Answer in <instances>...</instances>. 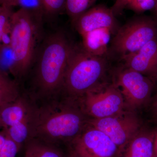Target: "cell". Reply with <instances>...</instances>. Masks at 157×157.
Here are the masks:
<instances>
[{
	"label": "cell",
	"instance_id": "1",
	"mask_svg": "<svg viewBox=\"0 0 157 157\" xmlns=\"http://www.w3.org/2000/svg\"><path fill=\"white\" fill-rule=\"evenodd\" d=\"M74 98L54 100L33 107L30 137L48 142L73 140L87 125L89 118Z\"/></svg>",
	"mask_w": 157,
	"mask_h": 157
},
{
	"label": "cell",
	"instance_id": "2",
	"mask_svg": "<svg viewBox=\"0 0 157 157\" xmlns=\"http://www.w3.org/2000/svg\"><path fill=\"white\" fill-rule=\"evenodd\" d=\"M74 45L64 33L48 36L36 54L35 81L42 95L51 96L63 89L65 72Z\"/></svg>",
	"mask_w": 157,
	"mask_h": 157
},
{
	"label": "cell",
	"instance_id": "3",
	"mask_svg": "<svg viewBox=\"0 0 157 157\" xmlns=\"http://www.w3.org/2000/svg\"><path fill=\"white\" fill-rule=\"evenodd\" d=\"M107 69L104 56L88 53L74 45L66 69L63 89L70 98H79L90 91L106 84L103 82Z\"/></svg>",
	"mask_w": 157,
	"mask_h": 157
},
{
	"label": "cell",
	"instance_id": "4",
	"mask_svg": "<svg viewBox=\"0 0 157 157\" xmlns=\"http://www.w3.org/2000/svg\"><path fill=\"white\" fill-rule=\"evenodd\" d=\"M11 22L10 45L14 59L11 74L20 78L25 76L35 62L39 24L28 11L21 8L13 12Z\"/></svg>",
	"mask_w": 157,
	"mask_h": 157
},
{
	"label": "cell",
	"instance_id": "5",
	"mask_svg": "<svg viewBox=\"0 0 157 157\" xmlns=\"http://www.w3.org/2000/svg\"><path fill=\"white\" fill-rule=\"evenodd\" d=\"M114 35L111 50L122 59L157 38V23L149 17H135L119 27Z\"/></svg>",
	"mask_w": 157,
	"mask_h": 157
},
{
	"label": "cell",
	"instance_id": "6",
	"mask_svg": "<svg viewBox=\"0 0 157 157\" xmlns=\"http://www.w3.org/2000/svg\"><path fill=\"white\" fill-rule=\"evenodd\" d=\"M78 101L89 118L114 116L126 110L121 93L113 82L88 92L78 98Z\"/></svg>",
	"mask_w": 157,
	"mask_h": 157
},
{
	"label": "cell",
	"instance_id": "7",
	"mask_svg": "<svg viewBox=\"0 0 157 157\" xmlns=\"http://www.w3.org/2000/svg\"><path fill=\"white\" fill-rule=\"evenodd\" d=\"M113 83L121 93L126 109L133 112L150 102L155 85L148 76L125 67L118 71Z\"/></svg>",
	"mask_w": 157,
	"mask_h": 157
},
{
	"label": "cell",
	"instance_id": "8",
	"mask_svg": "<svg viewBox=\"0 0 157 157\" xmlns=\"http://www.w3.org/2000/svg\"><path fill=\"white\" fill-rule=\"evenodd\" d=\"M87 124L107 135L117 147L121 155L142 127L136 112L127 110L114 116L89 118Z\"/></svg>",
	"mask_w": 157,
	"mask_h": 157
},
{
	"label": "cell",
	"instance_id": "9",
	"mask_svg": "<svg viewBox=\"0 0 157 157\" xmlns=\"http://www.w3.org/2000/svg\"><path fill=\"white\" fill-rule=\"evenodd\" d=\"M72 141L73 157H119L121 155L107 135L88 124Z\"/></svg>",
	"mask_w": 157,
	"mask_h": 157
},
{
	"label": "cell",
	"instance_id": "10",
	"mask_svg": "<svg viewBox=\"0 0 157 157\" xmlns=\"http://www.w3.org/2000/svg\"><path fill=\"white\" fill-rule=\"evenodd\" d=\"M73 23L80 36L101 29H109L113 34H115L119 28L111 9L102 5L90 8L79 15Z\"/></svg>",
	"mask_w": 157,
	"mask_h": 157
},
{
	"label": "cell",
	"instance_id": "11",
	"mask_svg": "<svg viewBox=\"0 0 157 157\" xmlns=\"http://www.w3.org/2000/svg\"><path fill=\"white\" fill-rule=\"evenodd\" d=\"M121 59L125 67L148 76L154 82L157 76V38L147 42L135 53Z\"/></svg>",
	"mask_w": 157,
	"mask_h": 157
},
{
	"label": "cell",
	"instance_id": "12",
	"mask_svg": "<svg viewBox=\"0 0 157 157\" xmlns=\"http://www.w3.org/2000/svg\"><path fill=\"white\" fill-rule=\"evenodd\" d=\"M33 107L19 97L17 100L0 107V117L6 129L31 120Z\"/></svg>",
	"mask_w": 157,
	"mask_h": 157
},
{
	"label": "cell",
	"instance_id": "13",
	"mask_svg": "<svg viewBox=\"0 0 157 157\" xmlns=\"http://www.w3.org/2000/svg\"><path fill=\"white\" fill-rule=\"evenodd\" d=\"M155 129L141 127L128 144L122 157H153Z\"/></svg>",
	"mask_w": 157,
	"mask_h": 157
},
{
	"label": "cell",
	"instance_id": "14",
	"mask_svg": "<svg viewBox=\"0 0 157 157\" xmlns=\"http://www.w3.org/2000/svg\"><path fill=\"white\" fill-rule=\"evenodd\" d=\"M112 34L109 29H101L82 34V47L92 55L104 56L108 52V44Z\"/></svg>",
	"mask_w": 157,
	"mask_h": 157
},
{
	"label": "cell",
	"instance_id": "15",
	"mask_svg": "<svg viewBox=\"0 0 157 157\" xmlns=\"http://www.w3.org/2000/svg\"><path fill=\"white\" fill-rule=\"evenodd\" d=\"M19 97L16 81L11 79L9 74L0 70V107L14 102Z\"/></svg>",
	"mask_w": 157,
	"mask_h": 157
},
{
	"label": "cell",
	"instance_id": "16",
	"mask_svg": "<svg viewBox=\"0 0 157 157\" xmlns=\"http://www.w3.org/2000/svg\"><path fill=\"white\" fill-rule=\"evenodd\" d=\"M97 0H67L65 11L73 22L82 14L87 11Z\"/></svg>",
	"mask_w": 157,
	"mask_h": 157
},
{
	"label": "cell",
	"instance_id": "17",
	"mask_svg": "<svg viewBox=\"0 0 157 157\" xmlns=\"http://www.w3.org/2000/svg\"><path fill=\"white\" fill-rule=\"evenodd\" d=\"M24 157H62L60 153L51 146L33 142L28 146Z\"/></svg>",
	"mask_w": 157,
	"mask_h": 157
},
{
	"label": "cell",
	"instance_id": "18",
	"mask_svg": "<svg viewBox=\"0 0 157 157\" xmlns=\"http://www.w3.org/2000/svg\"><path fill=\"white\" fill-rule=\"evenodd\" d=\"M18 6L28 11L38 23L42 22L44 12L41 0H19Z\"/></svg>",
	"mask_w": 157,
	"mask_h": 157
},
{
	"label": "cell",
	"instance_id": "19",
	"mask_svg": "<svg viewBox=\"0 0 157 157\" xmlns=\"http://www.w3.org/2000/svg\"><path fill=\"white\" fill-rule=\"evenodd\" d=\"M14 64L13 53L10 45H0V70L11 73Z\"/></svg>",
	"mask_w": 157,
	"mask_h": 157
},
{
	"label": "cell",
	"instance_id": "20",
	"mask_svg": "<svg viewBox=\"0 0 157 157\" xmlns=\"http://www.w3.org/2000/svg\"><path fill=\"white\" fill-rule=\"evenodd\" d=\"M44 16H55L65 10L67 0H41Z\"/></svg>",
	"mask_w": 157,
	"mask_h": 157
},
{
	"label": "cell",
	"instance_id": "21",
	"mask_svg": "<svg viewBox=\"0 0 157 157\" xmlns=\"http://www.w3.org/2000/svg\"><path fill=\"white\" fill-rule=\"evenodd\" d=\"M157 4V0H130L126 9L138 14L154 10Z\"/></svg>",
	"mask_w": 157,
	"mask_h": 157
},
{
	"label": "cell",
	"instance_id": "22",
	"mask_svg": "<svg viewBox=\"0 0 157 157\" xmlns=\"http://www.w3.org/2000/svg\"><path fill=\"white\" fill-rule=\"evenodd\" d=\"M14 11L12 7L1 6L0 8V45L3 33L11 25V17Z\"/></svg>",
	"mask_w": 157,
	"mask_h": 157
},
{
	"label": "cell",
	"instance_id": "23",
	"mask_svg": "<svg viewBox=\"0 0 157 157\" xmlns=\"http://www.w3.org/2000/svg\"><path fill=\"white\" fill-rule=\"evenodd\" d=\"M20 147L7 135L6 142L0 151V157H16Z\"/></svg>",
	"mask_w": 157,
	"mask_h": 157
},
{
	"label": "cell",
	"instance_id": "24",
	"mask_svg": "<svg viewBox=\"0 0 157 157\" xmlns=\"http://www.w3.org/2000/svg\"><path fill=\"white\" fill-rule=\"evenodd\" d=\"M130 0H116L115 3L110 9L115 16L119 15L126 9Z\"/></svg>",
	"mask_w": 157,
	"mask_h": 157
},
{
	"label": "cell",
	"instance_id": "25",
	"mask_svg": "<svg viewBox=\"0 0 157 157\" xmlns=\"http://www.w3.org/2000/svg\"><path fill=\"white\" fill-rule=\"evenodd\" d=\"M19 0H0V5L13 7L18 6Z\"/></svg>",
	"mask_w": 157,
	"mask_h": 157
},
{
	"label": "cell",
	"instance_id": "26",
	"mask_svg": "<svg viewBox=\"0 0 157 157\" xmlns=\"http://www.w3.org/2000/svg\"><path fill=\"white\" fill-rule=\"evenodd\" d=\"M153 157H157V128L155 129L154 139L153 143Z\"/></svg>",
	"mask_w": 157,
	"mask_h": 157
},
{
	"label": "cell",
	"instance_id": "27",
	"mask_svg": "<svg viewBox=\"0 0 157 157\" xmlns=\"http://www.w3.org/2000/svg\"><path fill=\"white\" fill-rule=\"evenodd\" d=\"M152 112L155 117L157 119V94L151 104Z\"/></svg>",
	"mask_w": 157,
	"mask_h": 157
},
{
	"label": "cell",
	"instance_id": "28",
	"mask_svg": "<svg viewBox=\"0 0 157 157\" xmlns=\"http://www.w3.org/2000/svg\"><path fill=\"white\" fill-rule=\"evenodd\" d=\"M6 137H7V135L5 130L4 132L0 133V151L2 149L4 144L6 142Z\"/></svg>",
	"mask_w": 157,
	"mask_h": 157
},
{
	"label": "cell",
	"instance_id": "29",
	"mask_svg": "<svg viewBox=\"0 0 157 157\" xmlns=\"http://www.w3.org/2000/svg\"><path fill=\"white\" fill-rule=\"evenodd\" d=\"M3 128V125L2 121L1 120V117H0V128Z\"/></svg>",
	"mask_w": 157,
	"mask_h": 157
},
{
	"label": "cell",
	"instance_id": "30",
	"mask_svg": "<svg viewBox=\"0 0 157 157\" xmlns=\"http://www.w3.org/2000/svg\"><path fill=\"white\" fill-rule=\"evenodd\" d=\"M154 10L155 11L156 14L157 16V4L156 6H155V7Z\"/></svg>",
	"mask_w": 157,
	"mask_h": 157
},
{
	"label": "cell",
	"instance_id": "31",
	"mask_svg": "<svg viewBox=\"0 0 157 157\" xmlns=\"http://www.w3.org/2000/svg\"><path fill=\"white\" fill-rule=\"evenodd\" d=\"M155 84H156V83H157V76L156 78H155L154 81Z\"/></svg>",
	"mask_w": 157,
	"mask_h": 157
},
{
	"label": "cell",
	"instance_id": "32",
	"mask_svg": "<svg viewBox=\"0 0 157 157\" xmlns=\"http://www.w3.org/2000/svg\"><path fill=\"white\" fill-rule=\"evenodd\" d=\"M1 5H0V8H1Z\"/></svg>",
	"mask_w": 157,
	"mask_h": 157
},
{
	"label": "cell",
	"instance_id": "33",
	"mask_svg": "<svg viewBox=\"0 0 157 157\" xmlns=\"http://www.w3.org/2000/svg\"><path fill=\"white\" fill-rule=\"evenodd\" d=\"M70 157H73V156H70Z\"/></svg>",
	"mask_w": 157,
	"mask_h": 157
}]
</instances>
